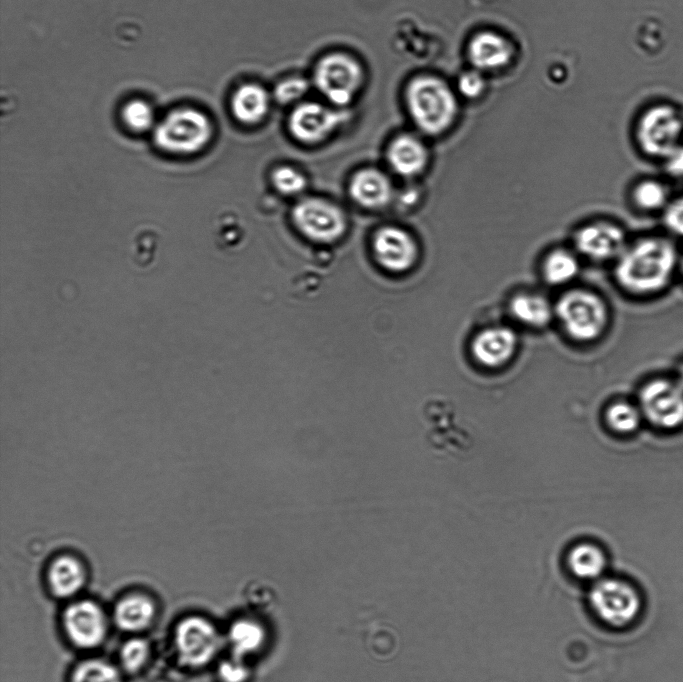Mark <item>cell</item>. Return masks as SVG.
<instances>
[{
    "label": "cell",
    "instance_id": "obj_18",
    "mask_svg": "<svg viewBox=\"0 0 683 682\" xmlns=\"http://www.w3.org/2000/svg\"><path fill=\"white\" fill-rule=\"evenodd\" d=\"M350 194L364 207L379 208L390 201L392 186L382 172L376 169H363L354 175L350 184Z\"/></svg>",
    "mask_w": 683,
    "mask_h": 682
},
{
    "label": "cell",
    "instance_id": "obj_27",
    "mask_svg": "<svg viewBox=\"0 0 683 682\" xmlns=\"http://www.w3.org/2000/svg\"><path fill=\"white\" fill-rule=\"evenodd\" d=\"M71 682H121V676L110 663L91 659L75 668Z\"/></svg>",
    "mask_w": 683,
    "mask_h": 682
},
{
    "label": "cell",
    "instance_id": "obj_3",
    "mask_svg": "<svg viewBox=\"0 0 683 682\" xmlns=\"http://www.w3.org/2000/svg\"><path fill=\"white\" fill-rule=\"evenodd\" d=\"M555 316L564 331L578 341H591L605 330L609 320L606 302L586 289H572L561 295L555 304Z\"/></svg>",
    "mask_w": 683,
    "mask_h": 682
},
{
    "label": "cell",
    "instance_id": "obj_20",
    "mask_svg": "<svg viewBox=\"0 0 683 682\" xmlns=\"http://www.w3.org/2000/svg\"><path fill=\"white\" fill-rule=\"evenodd\" d=\"M469 57L480 69H496L506 64L511 57L509 44L492 32L477 34L469 44Z\"/></svg>",
    "mask_w": 683,
    "mask_h": 682
},
{
    "label": "cell",
    "instance_id": "obj_24",
    "mask_svg": "<svg viewBox=\"0 0 683 682\" xmlns=\"http://www.w3.org/2000/svg\"><path fill=\"white\" fill-rule=\"evenodd\" d=\"M541 269L544 280L548 284L565 285L575 279L579 273L578 255L565 248L551 250L545 256Z\"/></svg>",
    "mask_w": 683,
    "mask_h": 682
},
{
    "label": "cell",
    "instance_id": "obj_23",
    "mask_svg": "<svg viewBox=\"0 0 683 682\" xmlns=\"http://www.w3.org/2000/svg\"><path fill=\"white\" fill-rule=\"evenodd\" d=\"M232 112L242 123L255 124L266 115L269 107L267 92L259 85L245 84L232 98Z\"/></svg>",
    "mask_w": 683,
    "mask_h": 682
},
{
    "label": "cell",
    "instance_id": "obj_35",
    "mask_svg": "<svg viewBox=\"0 0 683 682\" xmlns=\"http://www.w3.org/2000/svg\"><path fill=\"white\" fill-rule=\"evenodd\" d=\"M678 276H680L683 280V254L682 253H681L680 261H679Z\"/></svg>",
    "mask_w": 683,
    "mask_h": 682
},
{
    "label": "cell",
    "instance_id": "obj_11",
    "mask_svg": "<svg viewBox=\"0 0 683 682\" xmlns=\"http://www.w3.org/2000/svg\"><path fill=\"white\" fill-rule=\"evenodd\" d=\"M175 644L180 660L188 666L206 664L218 647L214 627L201 617L183 619L175 631Z\"/></svg>",
    "mask_w": 683,
    "mask_h": 682
},
{
    "label": "cell",
    "instance_id": "obj_7",
    "mask_svg": "<svg viewBox=\"0 0 683 682\" xmlns=\"http://www.w3.org/2000/svg\"><path fill=\"white\" fill-rule=\"evenodd\" d=\"M589 598L596 615L613 627L628 625L640 610L638 593L631 585L617 579H603L597 582Z\"/></svg>",
    "mask_w": 683,
    "mask_h": 682
},
{
    "label": "cell",
    "instance_id": "obj_29",
    "mask_svg": "<svg viewBox=\"0 0 683 682\" xmlns=\"http://www.w3.org/2000/svg\"><path fill=\"white\" fill-rule=\"evenodd\" d=\"M149 653L148 644L140 638L126 641L120 650V660L128 672L138 671L145 663Z\"/></svg>",
    "mask_w": 683,
    "mask_h": 682
},
{
    "label": "cell",
    "instance_id": "obj_17",
    "mask_svg": "<svg viewBox=\"0 0 683 682\" xmlns=\"http://www.w3.org/2000/svg\"><path fill=\"white\" fill-rule=\"evenodd\" d=\"M508 308L515 320L532 328L545 327L555 316V304L538 292L523 291L515 294L510 299Z\"/></svg>",
    "mask_w": 683,
    "mask_h": 682
},
{
    "label": "cell",
    "instance_id": "obj_5",
    "mask_svg": "<svg viewBox=\"0 0 683 682\" xmlns=\"http://www.w3.org/2000/svg\"><path fill=\"white\" fill-rule=\"evenodd\" d=\"M212 127L202 112L192 108L177 109L155 128L157 145L169 152L186 154L203 148L209 141Z\"/></svg>",
    "mask_w": 683,
    "mask_h": 682
},
{
    "label": "cell",
    "instance_id": "obj_10",
    "mask_svg": "<svg viewBox=\"0 0 683 682\" xmlns=\"http://www.w3.org/2000/svg\"><path fill=\"white\" fill-rule=\"evenodd\" d=\"M629 239L622 226L611 221L588 223L575 233L576 251L594 261H616Z\"/></svg>",
    "mask_w": 683,
    "mask_h": 682
},
{
    "label": "cell",
    "instance_id": "obj_22",
    "mask_svg": "<svg viewBox=\"0 0 683 682\" xmlns=\"http://www.w3.org/2000/svg\"><path fill=\"white\" fill-rule=\"evenodd\" d=\"M155 614L152 601L143 595H130L121 599L114 609L117 626L128 632L145 629Z\"/></svg>",
    "mask_w": 683,
    "mask_h": 682
},
{
    "label": "cell",
    "instance_id": "obj_28",
    "mask_svg": "<svg viewBox=\"0 0 683 682\" xmlns=\"http://www.w3.org/2000/svg\"><path fill=\"white\" fill-rule=\"evenodd\" d=\"M122 116L130 129L139 132L149 129L154 121L153 109L143 100H133L127 103L123 108Z\"/></svg>",
    "mask_w": 683,
    "mask_h": 682
},
{
    "label": "cell",
    "instance_id": "obj_9",
    "mask_svg": "<svg viewBox=\"0 0 683 682\" xmlns=\"http://www.w3.org/2000/svg\"><path fill=\"white\" fill-rule=\"evenodd\" d=\"M292 217L305 236L318 242L335 241L346 226L345 217L337 206L317 198H307L297 203Z\"/></svg>",
    "mask_w": 683,
    "mask_h": 682
},
{
    "label": "cell",
    "instance_id": "obj_13",
    "mask_svg": "<svg viewBox=\"0 0 683 682\" xmlns=\"http://www.w3.org/2000/svg\"><path fill=\"white\" fill-rule=\"evenodd\" d=\"M64 627L70 640L78 647L98 646L106 634V618L101 608L92 601L71 604L64 613Z\"/></svg>",
    "mask_w": 683,
    "mask_h": 682
},
{
    "label": "cell",
    "instance_id": "obj_25",
    "mask_svg": "<svg viewBox=\"0 0 683 682\" xmlns=\"http://www.w3.org/2000/svg\"><path fill=\"white\" fill-rule=\"evenodd\" d=\"M606 560L599 547L581 543L570 550L568 566L571 572L581 579H595L601 575Z\"/></svg>",
    "mask_w": 683,
    "mask_h": 682
},
{
    "label": "cell",
    "instance_id": "obj_4",
    "mask_svg": "<svg viewBox=\"0 0 683 682\" xmlns=\"http://www.w3.org/2000/svg\"><path fill=\"white\" fill-rule=\"evenodd\" d=\"M635 138L645 156L661 162L683 144V114L670 104L651 105L637 121Z\"/></svg>",
    "mask_w": 683,
    "mask_h": 682
},
{
    "label": "cell",
    "instance_id": "obj_21",
    "mask_svg": "<svg viewBox=\"0 0 683 682\" xmlns=\"http://www.w3.org/2000/svg\"><path fill=\"white\" fill-rule=\"evenodd\" d=\"M48 581L54 595L62 598L70 597L83 586L85 571L76 558L62 555L51 563Z\"/></svg>",
    "mask_w": 683,
    "mask_h": 682
},
{
    "label": "cell",
    "instance_id": "obj_34",
    "mask_svg": "<svg viewBox=\"0 0 683 682\" xmlns=\"http://www.w3.org/2000/svg\"><path fill=\"white\" fill-rule=\"evenodd\" d=\"M459 90L467 97L479 95L483 88L482 78L474 72H468L461 76L458 82Z\"/></svg>",
    "mask_w": 683,
    "mask_h": 682
},
{
    "label": "cell",
    "instance_id": "obj_14",
    "mask_svg": "<svg viewBox=\"0 0 683 682\" xmlns=\"http://www.w3.org/2000/svg\"><path fill=\"white\" fill-rule=\"evenodd\" d=\"M373 249L378 262L387 270L402 272L409 269L417 259L415 240L406 231L397 227L379 229L373 240Z\"/></svg>",
    "mask_w": 683,
    "mask_h": 682
},
{
    "label": "cell",
    "instance_id": "obj_31",
    "mask_svg": "<svg viewBox=\"0 0 683 682\" xmlns=\"http://www.w3.org/2000/svg\"><path fill=\"white\" fill-rule=\"evenodd\" d=\"M272 181L278 191L286 195H296L306 186L305 177L291 167H279L272 174Z\"/></svg>",
    "mask_w": 683,
    "mask_h": 682
},
{
    "label": "cell",
    "instance_id": "obj_36",
    "mask_svg": "<svg viewBox=\"0 0 683 682\" xmlns=\"http://www.w3.org/2000/svg\"><path fill=\"white\" fill-rule=\"evenodd\" d=\"M678 377L679 378L677 382L683 387V365L680 367Z\"/></svg>",
    "mask_w": 683,
    "mask_h": 682
},
{
    "label": "cell",
    "instance_id": "obj_15",
    "mask_svg": "<svg viewBox=\"0 0 683 682\" xmlns=\"http://www.w3.org/2000/svg\"><path fill=\"white\" fill-rule=\"evenodd\" d=\"M517 347V336L507 326L495 325L481 330L472 341L475 359L486 367H499L508 362Z\"/></svg>",
    "mask_w": 683,
    "mask_h": 682
},
{
    "label": "cell",
    "instance_id": "obj_12",
    "mask_svg": "<svg viewBox=\"0 0 683 682\" xmlns=\"http://www.w3.org/2000/svg\"><path fill=\"white\" fill-rule=\"evenodd\" d=\"M347 118L346 112L319 103L307 102L292 112L289 129L297 140L313 144L325 139Z\"/></svg>",
    "mask_w": 683,
    "mask_h": 682
},
{
    "label": "cell",
    "instance_id": "obj_16",
    "mask_svg": "<svg viewBox=\"0 0 683 682\" xmlns=\"http://www.w3.org/2000/svg\"><path fill=\"white\" fill-rule=\"evenodd\" d=\"M388 161L395 172L404 177L420 174L428 160L424 144L412 135H401L388 149Z\"/></svg>",
    "mask_w": 683,
    "mask_h": 682
},
{
    "label": "cell",
    "instance_id": "obj_1",
    "mask_svg": "<svg viewBox=\"0 0 683 682\" xmlns=\"http://www.w3.org/2000/svg\"><path fill=\"white\" fill-rule=\"evenodd\" d=\"M680 256L674 239L667 234L650 233L629 240L614 262L615 280L634 296H656L678 276Z\"/></svg>",
    "mask_w": 683,
    "mask_h": 682
},
{
    "label": "cell",
    "instance_id": "obj_2",
    "mask_svg": "<svg viewBox=\"0 0 683 682\" xmlns=\"http://www.w3.org/2000/svg\"><path fill=\"white\" fill-rule=\"evenodd\" d=\"M410 114L424 133L437 135L453 123L457 106L447 85L434 77L422 76L410 82L407 88Z\"/></svg>",
    "mask_w": 683,
    "mask_h": 682
},
{
    "label": "cell",
    "instance_id": "obj_19",
    "mask_svg": "<svg viewBox=\"0 0 683 682\" xmlns=\"http://www.w3.org/2000/svg\"><path fill=\"white\" fill-rule=\"evenodd\" d=\"M673 196L669 183L657 177L639 179L630 191L634 208L645 214L661 215Z\"/></svg>",
    "mask_w": 683,
    "mask_h": 682
},
{
    "label": "cell",
    "instance_id": "obj_32",
    "mask_svg": "<svg viewBox=\"0 0 683 682\" xmlns=\"http://www.w3.org/2000/svg\"><path fill=\"white\" fill-rule=\"evenodd\" d=\"M308 88L309 84L304 78L293 77L280 82L274 90V96L280 104H289L300 99Z\"/></svg>",
    "mask_w": 683,
    "mask_h": 682
},
{
    "label": "cell",
    "instance_id": "obj_8",
    "mask_svg": "<svg viewBox=\"0 0 683 682\" xmlns=\"http://www.w3.org/2000/svg\"><path fill=\"white\" fill-rule=\"evenodd\" d=\"M638 406L654 426L678 428L683 424V387L666 379L652 380L641 389Z\"/></svg>",
    "mask_w": 683,
    "mask_h": 682
},
{
    "label": "cell",
    "instance_id": "obj_6",
    "mask_svg": "<svg viewBox=\"0 0 683 682\" xmlns=\"http://www.w3.org/2000/svg\"><path fill=\"white\" fill-rule=\"evenodd\" d=\"M363 72L357 61L344 54L323 57L316 66L317 89L332 103L348 104L361 86Z\"/></svg>",
    "mask_w": 683,
    "mask_h": 682
},
{
    "label": "cell",
    "instance_id": "obj_33",
    "mask_svg": "<svg viewBox=\"0 0 683 682\" xmlns=\"http://www.w3.org/2000/svg\"><path fill=\"white\" fill-rule=\"evenodd\" d=\"M660 163L667 176L675 179H683V144L671 152Z\"/></svg>",
    "mask_w": 683,
    "mask_h": 682
},
{
    "label": "cell",
    "instance_id": "obj_26",
    "mask_svg": "<svg viewBox=\"0 0 683 682\" xmlns=\"http://www.w3.org/2000/svg\"><path fill=\"white\" fill-rule=\"evenodd\" d=\"M643 418L639 406L625 401L613 403L606 411L607 424L612 430L622 434L636 431Z\"/></svg>",
    "mask_w": 683,
    "mask_h": 682
},
{
    "label": "cell",
    "instance_id": "obj_30",
    "mask_svg": "<svg viewBox=\"0 0 683 682\" xmlns=\"http://www.w3.org/2000/svg\"><path fill=\"white\" fill-rule=\"evenodd\" d=\"M660 217L667 235L683 240V194L674 195Z\"/></svg>",
    "mask_w": 683,
    "mask_h": 682
}]
</instances>
